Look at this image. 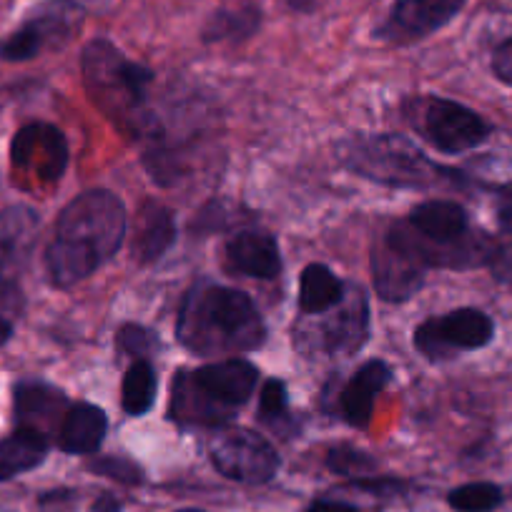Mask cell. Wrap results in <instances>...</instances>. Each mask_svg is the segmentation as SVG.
I'll use <instances>...</instances> for the list:
<instances>
[{"mask_svg": "<svg viewBox=\"0 0 512 512\" xmlns=\"http://www.w3.org/2000/svg\"><path fill=\"white\" fill-rule=\"evenodd\" d=\"M126 236V209L111 191H86L61 211L56 239L46 254L48 274L58 287L91 277L108 262Z\"/></svg>", "mask_w": 512, "mask_h": 512, "instance_id": "cell-1", "label": "cell"}, {"mask_svg": "<svg viewBox=\"0 0 512 512\" xmlns=\"http://www.w3.org/2000/svg\"><path fill=\"white\" fill-rule=\"evenodd\" d=\"M487 264H490V272L497 282L512 287V241L510 244L495 246V251H492L490 262Z\"/></svg>", "mask_w": 512, "mask_h": 512, "instance_id": "cell-30", "label": "cell"}, {"mask_svg": "<svg viewBox=\"0 0 512 512\" xmlns=\"http://www.w3.org/2000/svg\"><path fill=\"white\" fill-rule=\"evenodd\" d=\"M171 417L181 425L219 427L234 417V410L221 407L206 392H201L191 379V372H179L174 382V397H171Z\"/></svg>", "mask_w": 512, "mask_h": 512, "instance_id": "cell-18", "label": "cell"}, {"mask_svg": "<svg viewBox=\"0 0 512 512\" xmlns=\"http://www.w3.org/2000/svg\"><path fill=\"white\" fill-rule=\"evenodd\" d=\"M259 415L262 420H274V417L287 415V387L279 379H269L262 390V400H259Z\"/></svg>", "mask_w": 512, "mask_h": 512, "instance_id": "cell-29", "label": "cell"}, {"mask_svg": "<svg viewBox=\"0 0 512 512\" xmlns=\"http://www.w3.org/2000/svg\"><path fill=\"white\" fill-rule=\"evenodd\" d=\"M176 239L174 214L156 201H146L139 211L134 236V256L139 262L149 264L161 259Z\"/></svg>", "mask_w": 512, "mask_h": 512, "instance_id": "cell-20", "label": "cell"}, {"mask_svg": "<svg viewBox=\"0 0 512 512\" xmlns=\"http://www.w3.org/2000/svg\"><path fill=\"white\" fill-rule=\"evenodd\" d=\"M307 512H357L352 505H344V502H332V500H319L309 507Z\"/></svg>", "mask_w": 512, "mask_h": 512, "instance_id": "cell-33", "label": "cell"}, {"mask_svg": "<svg viewBox=\"0 0 512 512\" xmlns=\"http://www.w3.org/2000/svg\"><path fill=\"white\" fill-rule=\"evenodd\" d=\"M344 161L357 174L390 186H427L442 171L402 136H374V139L354 141Z\"/></svg>", "mask_w": 512, "mask_h": 512, "instance_id": "cell-4", "label": "cell"}, {"mask_svg": "<svg viewBox=\"0 0 512 512\" xmlns=\"http://www.w3.org/2000/svg\"><path fill=\"white\" fill-rule=\"evenodd\" d=\"M83 81L93 106L111 118L123 134L141 139L156 134V118L146 108L154 71L128 61L111 41H91L83 48Z\"/></svg>", "mask_w": 512, "mask_h": 512, "instance_id": "cell-3", "label": "cell"}, {"mask_svg": "<svg viewBox=\"0 0 512 512\" xmlns=\"http://www.w3.org/2000/svg\"><path fill=\"white\" fill-rule=\"evenodd\" d=\"M191 379H194L196 387L201 392H206L211 400L236 412V407L244 405L251 397V392H254L259 372H256V367L251 362L234 357L194 369Z\"/></svg>", "mask_w": 512, "mask_h": 512, "instance_id": "cell-13", "label": "cell"}, {"mask_svg": "<svg viewBox=\"0 0 512 512\" xmlns=\"http://www.w3.org/2000/svg\"><path fill=\"white\" fill-rule=\"evenodd\" d=\"M392 379V369L379 359L362 364L352 379L344 384L342 397H339V410H342L344 420L352 427H367L372 420L374 400L379 392L387 387Z\"/></svg>", "mask_w": 512, "mask_h": 512, "instance_id": "cell-15", "label": "cell"}, {"mask_svg": "<svg viewBox=\"0 0 512 512\" xmlns=\"http://www.w3.org/2000/svg\"><path fill=\"white\" fill-rule=\"evenodd\" d=\"M262 13L256 8H239V11H216L204 26V41H236L246 38L259 28Z\"/></svg>", "mask_w": 512, "mask_h": 512, "instance_id": "cell-24", "label": "cell"}, {"mask_svg": "<svg viewBox=\"0 0 512 512\" xmlns=\"http://www.w3.org/2000/svg\"><path fill=\"white\" fill-rule=\"evenodd\" d=\"M447 500L460 512H490L502 502V490L492 482H470L452 490Z\"/></svg>", "mask_w": 512, "mask_h": 512, "instance_id": "cell-25", "label": "cell"}, {"mask_svg": "<svg viewBox=\"0 0 512 512\" xmlns=\"http://www.w3.org/2000/svg\"><path fill=\"white\" fill-rule=\"evenodd\" d=\"M327 467L337 475H347V477H357L364 475V472L374 470V460L364 452L352 450V447H337V450L329 452L327 457Z\"/></svg>", "mask_w": 512, "mask_h": 512, "instance_id": "cell-27", "label": "cell"}, {"mask_svg": "<svg viewBox=\"0 0 512 512\" xmlns=\"http://www.w3.org/2000/svg\"><path fill=\"white\" fill-rule=\"evenodd\" d=\"M116 342L118 347L126 354H131V357L146 359L156 349L159 339H156V334L151 332V329L141 327V324H126V327L118 329Z\"/></svg>", "mask_w": 512, "mask_h": 512, "instance_id": "cell-26", "label": "cell"}, {"mask_svg": "<svg viewBox=\"0 0 512 512\" xmlns=\"http://www.w3.org/2000/svg\"><path fill=\"white\" fill-rule=\"evenodd\" d=\"M420 128L442 154H465L485 144L490 136V123L482 121L472 108L447 98H427L420 111Z\"/></svg>", "mask_w": 512, "mask_h": 512, "instance_id": "cell-9", "label": "cell"}, {"mask_svg": "<svg viewBox=\"0 0 512 512\" xmlns=\"http://www.w3.org/2000/svg\"><path fill=\"white\" fill-rule=\"evenodd\" d=\"M181 512H199V510H181Z\"/></svg>", "mask_w": 512, "mask_h": 512, "instance_id": "cell-37", "label": "cell"}, {"mask_svg": "<svg viewBox=\"0 0 512 512\" xmlns=\"http://www.w3.org/2000/svg\"><path fill=\"white\" fill-rule=\"evenodd\" d=\"M13 166L38 184H53L68 164V146L63 134L48 123H31L13 139Z\"/></svg>", "mask_w": 512, "mask_h": 512, "instance_id": "cell-11", "label": "cell"}, {"mask_svg": "<svg viewBox=\"0 0 512 512\" xmlns=\"http://www.w3.org/2000/svg\"><path fill=\"white\" fill-rule=\"evenodd\" d=\"M83 21V11L76 0H46L21 28L0 41V58L11 63L31 61L46 48L63 46Z\"/></svg>", "mask_w": 512, "mask_h": 512, "instance_id": "cell-5", "label": "cell"}, {"mask_svg": "<svg viewBox=\"0 0 512 512\" xmlns=\"http://www.w3.org/2000/svg\"><path fill=\"white\" fill-rule=\"evenodd\" d=\"M211 462L224 477L246 485L269 482L279 470V455L262 435L251 430H226L211 442Z\"/></svg>", "mask_w": 512, "mask_h": 512, "instance_id": "cell-8", "label": "cell"}, {"mask_svg": "<svg viewBox=\"0 0 512 512\" xmlns=\"http://www.w3.org/2000/svg\"><path fill=\"white\" fill-rule=\"evenodd\" d=\"M492 337L495 322L480 309L465 307L422 322L415 332V347L430 359H452L457 352L487 347Z\"/></svg>", "mask_w": 512, "mask_h": 512, "instance_id": "cell-7", "label": "cell"}, {"mask_svg": "<svg viewBox=\"0 0 512 512\" xmlns=\"http://www.w3.org/2000/svg\"><path fill=\"white\" fill-rule=\"evenodd\" d=\"M48 455V440L33 427H18L13 435L0 440V480L23 475L41 465Z\"/></svg>", "mask_w": 512, "mask_h": 512, "instance_id": "cell-21", "label": "cell"}, {"mask_svg": "<svg viewBox=\"0 0 512 512\" xmlns=\"http://www.w3.org/2000/svg\"><path fill=\"white\" fill-rule=\"evenodd\" d=\"M495 219L505 234H512V184L502 186L495 194Z\"/></svg>", "mask_w": 512, "mask_h": 512, "instance_id": "cell-32", "label": "cell"}, {"mask_svg": "<svg viewBox=\"0 0 512 512\" xmlns=\"http://www.w3.org/2000/svg\"><path fill=\"white\" fill-rule=\"evenodd\" d=\"M93 512H121V502L111 495L98 497L96 505H93Z\"/></svg>", "mask_w": 512, "mask_h": 512, "instance_id": "cell-34", "label": "cell"}, {"mask_svg": "<svg viewBox=\"0 0 512 512\" xmlns=\"http://www.w3.org/2000/svg\"><path fill=\"white\" fill-rule=\"evenodd\" d=\"M226 256L236 272L256 279H274L282 272V256L274 236L264 231H241L226 244Z\"/></svg>", "mask_w": 512, "mask_h": 512, "instance_id": "cell-16", "label": "cell"}, {"mask_svg": "<svg viewBox=\"0 0 512 512\" xmlns=\"http://www.w3.org/2000/svg\"><path fill=\"white\" fill-rule=\"evenodd\" d=\"M289 6H292L294 11H312V8L317 6V0H289Z\"/></svg>", "mask_w": 512, "mask_h": 512, "instance_id": "cell-35", "label": "cell"}, {"mask_svg": "<svg viewBox=\"0 0 512 512\" xmlns=\"http://www.w3.org/2000/svg\"><path fill=\"white\" fill-rule=\"evenodd\" d=\"M176 337L189 352L219 357L262 347L267 329L244 292L199 282L181 304Z\"/></svg>", "mask_w": 512, "mask_h": 512, "instance_id": "cell-2", "label": "cell"}, {"mask_svg": "<svg viewBox=\"0 0 512 512\" xmlns=\"http://www.w3.org/2000/svg\"><path fill=\"white\" fill-rule=\"evenodd\" d=\"M492 71L502 83L512 86V38L502 41L492 53Z\"/></svg>", "mask_w": 512, "mask_h": 512, "instance_id": "cell-31", "label": "cell"}, {"mask_svg": "<svg viewBox=\"0 0 512 512\" xmlns=\"http://www.w3.org/2000/svg\"><path fill=\"white\" fill-rule=\"evenodd\" d=\"M88 470L98 472L103 477H111V480L126 482V485H136V482L144 480L141 467L126 460V457H98V460L88 462Z\"/></svg>", "mask_w": 512, "mask_h": 512, "instance_id": "cell-28", "label": "cell"}, {"mask_svg": "<svg viewBox=\"0 0 512 512\" xmlns=\"http://www.w3.org/2000/svg\"><path fill=\"white\" fill-rule=\"evenodd\" d=\"M347 284L324 264H309L299 279V309L304 314H324L344 299Z\"/></svg>", "mask_w": 512, "mask_h": 512, "instance_id": "cell-22", "label": "cell"}, {"mask_svg": "<svg viewBox=\"0 0 512 512\" xmlns=\"http://www.w3.org/2000/svg\"><path fill=\"white\" fill-rule=\"evenodd\" d=\"M106 427V412L96 405L81 402V405L68 407L66 417L58 427V445L71 455H91L101 447Z\"/></svg>", "mask_w": 512, "mask_h": 512, "instance_id": "cell-19", "label": "cell"}, {"mask_svg": "<svg viewBox=\"0 0 512 512\" xmlns=\"http://www.w3.org/2000/svg\"><path fill=\"white\" fill-rule=\"evenodd\" d=\"M156 387H159V382H156L154 367L146 359H136L123 377V410L134 417L146 415L154 407Z\"/></svg>", "mask_w": 512, "mask_h": 512, "instance_id": "cell-23", "label": "cell"}, {"mask_svg": "<svg viewBox=\"0 0 512 512\" xmlns=\"http://www.w3.org/2000/svg\"><path fill=\"white\" fill-rule=\"evenodd\" d=\"M425 264L402 241L395 229L384 234L372 249L374 289L384 302H407L425 284Z\"/></svg>", "mask_w": 512, "mask_h": 512, "instance_id": "cell-10", "label": "cell"}, {"mask_svg": "<svg viewBox=\"0 0 512 512\" xmlns=\"http://www.w3.org/2000/svg\"><path fill=\"white\" fill-rule=\"evenodd\" d=\"M66 407V395L51 384L21 382L16 387V417L21 427H33L38 432H43L46 427H61L68 412Z\"/></svg>", "mask_w": 512, "mask_h": 512, "instance_id": "cell-17", "label": "cell"}, {"mask_svg": "<svg viewBox=\"0 0 512 512\" xmlns=\"http://www.w3.org/2000/svg\"><path fill=\"white\" fill-rule=\"evenodd\" d=\"M324 314H327L324 322L299 329V347L304 352L332 354V357H349L359 352L369 334V309L362 289L347 287L342 302Z\"/></svg>", "mask_w": 512, "mask_h": 512, "instance_id": "cell-6", "label": "cell"}, {"mask_svg": "<svg viewBox=\"0 0 512 512\" xmlns=\"http://www.w3.org/2000/svg\"><path fill=\"white\" fill-rule=\"evenodd\" d=\"M38 234V216L26 206L0 214V277L11 279L26 267Z\"/></svg>", "mask_w": 512, "mask_h": 512, "instance_id": "cell-14", "label": "cell"}, {"mask_svg": "<svg viewBox=\"0 0 512 512\" xmlns=\"http://www.w3.org/2000/svg\"><path fill=\"white\" fill-rule=\"evenodd\" d=\"M11 332H13L11 322H8V319L0 317V344H6V342H8V337H11Z\"/></svg>", "mask_w": 512, "mask_h": 512, "instance_id": "cell-36", "label": "cell"}, {"mask_svg": "<svg viewBox=\"0 0 512 512\" xmlns=\"http://www.w3.org/2000/svg\"><path fill=\"white\" fill-rule=\"evenodd\" d=\"M465 0H395L390 18L379 28V38L390 41H415L445 28Z\"/></svg>", "mask_w": 512, "mask_h": 512, "instance_id": "cell-12", "label": "cell"}]
</instances>
